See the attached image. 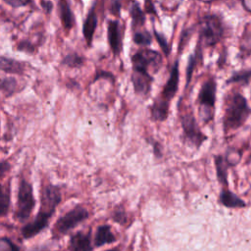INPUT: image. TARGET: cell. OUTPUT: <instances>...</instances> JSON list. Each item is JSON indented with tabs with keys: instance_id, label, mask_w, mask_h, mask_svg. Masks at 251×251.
Instances as JSON below:
<instances>
[{
	"instance_id": "14",
	"label": "cell",
	"mask_w": 251,
	"mask_h": 251,
	"mask_svg": "<svg viewBox=\"0 0 251 251\" xmlns=\"http://www.w3.org/2000/svg\"><path fill=\"white\" fill-rule=\"evenodd\" d=\"M221 203L228 208H238L245 206V203L242 199H240L237 195L229 191L226 187L224 188L220 195Z\"/></svg>"
},
{
	"instance_id": "25",
	"label": "cell",
	"mask_w": 251,
	"mask_h": 251,
	"mask_svg": "<svg viewBox=\"0 0 251 251\" xmlns=\"http://www.w3.org/2000/svg\"><path fill=\"white\" fill-rule=\"evenodd\" d=\"M67 6H69L67 0H59V7H60V8L67 7Z\"/></svg>"
},
{
	"instance_id": "6",
	"label": "cell",
	"mask_w": 251,
	"mask_h": 251,
	"mask_svg": "<svg viewBox=\"0 0 251 251\" xmlns=\"http://www.w3.org/2000/svg\"><path fill=\"white\" fill-rule=\"evenodd\" d=\"M88 211L84 206L78 205L70 210L64 216L58 219L54 226V233L66 234L68 231L75 227L81 222L88 218Z\"/></svg>"
},
{
	"instance_id": "17",
	"label": "cell",
	"mask_w": 251,
	"mask_h": 251,
	"mask_svg": "<svg viewBox=\"0 0 251 251\" xmlns=\"http://www.w3.org/2000/svg\"><path fill=\"white\" fill-rule=\"evenodd\" d=\"M130 15H131V19H132V26L134 28L143 26L144 22H145V16L137 4L132 5L131 10H130Z\"/></svg>"
},
{
	"instance_id": "10",
	"label": "cell",
	"mask_w": 251,
	"mask_h": 251,
	"mask_svg": "<svg viewBox=\"0 0 251 251\" xmlns=\"http://www.w3.org/2000/svg\"><path fill=\"white\" fill-rule=\"evenodd\" d=\"M108 42L111 47L112 52L115 55H119L122 50V33L120 30V25L118 21H109L108 22Z\"/></svg>"
},
{
	"instance_id": "24",
	"label": "cell",
	"mask_w": 251,
	"mask_h": 251,
	"mask_svg": "<svg viewBox=\"0 0 251 251\" xmlns=\"http://www.w3.org/2000/svg\"><path fill=\"white\" fill-rule=\"evenodd\" d=\"M7 168H8V164H7L6 162L2 161V162H1V176H2V177H3L4 173H5V171L7 170Z\"/></svg>"
},
{
	"instance_id": "8",
	"label": "cell",
	"mask_w": 251,
	"mask_h": 251,
	"mask_svg": "<svg viewBox=\"0 0 251 251\" xmlns=\"http://www.w3.org/2000/svg\"><path fill=\"white\" fill-rule=\"evenodd\" d=\"M223 34V26L220 20L215 16H207L200 25V37L207 45L217 43Z\"/></svg>"
},
{
	"instance_id": "5",
	"label": "cell",
	"mask_w": 251,
	"mask_h": 251,
	"mask_svg": "<svg viewBox=\"0 0 251 251\" xmlns=\"http://www.w3.org/2000/svg\"><path fill=\"white\" fill-rule=\"evenodd\" d=\"M216 100V83L213 79L207 80L201 87L198 102H199V116L203 123H209L214 116Z\"/></svg>"
},
{
	"instance_id": "26",
	"label": "cell",
	"mask_w": 251,
	"mask_h": 251,
	"mask_svg": "<svg viewBox=\"0 0 251 251\" xmlns=\"http://www.w3.org/2000/svg\"><path fill=\"white\" fill-rule=\"evenodd\" d=\"M107 251H120L119 249H111V250H107Z\"/></svg>"
},
{
	"instance_id": "21",
	"label": "cell",
	"mask_w": 251,
	"mask_h": 251,
	"mask_svg": "<svg viewBox=\"0 0 251 251\" xmlns=\"http://www.w3.org/2000/svg\"><path fill=\"white\" fill-rule=\"evenodd\" d=\"M64 64L68 65L69 67H77L81 64V60L76 55H69L66 57Z\"/></svg>"
},
{
	"instance_id": "12",
	"label": "cell",
	"mask_w": 251,
	"mask_h": 251,
	"mask_svg": "<svg viewBox=\"0 0 251 251\" xmlns=\"http://www.w3.org/2000/svg\"><path fill=\"white\" fill-rule=\"evenodd\" d=\"M96 25H97V15H96L95 5H93L89 10L83 24V36L88 44H90L92 41V37L96 29Z\"/></svg>"
},
{
	"instance_id": "3",
	"label": "cell",
	"mask_w": 251,
	"mask_h": 251,
	"mask_svg": "<svg viewBox=\"0 0 251 251\" xmlns=\"http://www.w3.org/2000/svg\"><path fill=\"white\" fill-rule=\"evenodd\" d=\"M249 114L250 109L245 98L240 94L232 95L225 110L223 120L225 131H231L240 127L247 120Z\"/></svg>"
},
{
	"instance_id": "2",
	"label": "cell",
	"mask_w": 251,
	"mask_h": 251,
	"mask_svg": "<svg viewBox=\"0 0 251 251\" xmlns=\"http://www.w3.org/2000/svg\"><path fill=\"white\" fill-rule=\"evenodd\" d=\"M178 86V64L177 61L172 68L171 75L164 85V88L151 107L152 118L156 121H165L168 117L171 100L176 93Z\"/></svg>"
},
{
	"instance_id": "4",
	"label": "cell",
	"mask_w": 251,
	"mask_h": 251,
	"mask_svg": "<svg viewBox=\"0 0 251 251\" xmlns=\"http://www.w3.org/2000/svg\"><path fill=\"white\" fill-rule=\"evenodd\" d=\"M34 206L35 199L33 196L32 185L25 178H22L18 189V201L15 218H17V220L20 222L26 221L29 218Z\"/></svg>"
},
{
	"instance_id": "15",
	"label": "cell",
	"mask_w": 251,
	"mask_h": 251,
	"mask_svg": "<svg viewBox=\"0 0 251 251\" xmlns=\"http://www.w3.org/2000/svg\"><path fill=\"white\" fill-rule=\"evenodd\" d=\"M1 69H2V71L7 72V73L22 74L24 72V65L21 62L2 57V59H1Z\"/></svg>"
},
{
	"instance_id": "18",
	"label": "cell",
	"mask_w": 251,
	"mask_h": 251,
	"mask_svg": "<svg viewBox=\"0 0 251 251\" xmlns=\"http://www.w3.org/2000/svg\"><path fill=\"white\" fill-rule=\"evenodd\" d=\"M133 41L140 46H148L151 43V36L147 30L134 31Z\"/></svg>"
},
{
	"instance_id": "22",
	"label": "cell",
	"mask_w": 251,
	"mask_h": 251,
	"mask_svg": "<svg viewBox=\"0 0 251 251\" xmlns=\"http://www.w3.org/2000/svg\"><path fill=\"white\" fill-rule=\"evenodd\" d=\"M3 1L14 8L25 6V5L29 4V2H30V0H3Z\"/></svg>"
},
{
	"instance_id": "9",
	"label": "cell",
	"mask_w": 251,
	"mask_h": 251,
	"mask_svg": "<svg viewBox=\"0 0 251 251\" xmlns=\"http://www.w3.org/2000/svg\"><path fill=\"white\" fill-rule=\"evenodd\" d=\"M181 126L188 141L199 147L206 139V136L200 131L194 116L191 113H185L181 116Z\"/></svg>"
},
{
	"instance_id": "19",
	"label": "cell",
	"mask_w": 251,
	"mask_h": 251,
	"mask_svg": "<svg viewBox=\"0 0 251 251\" xmlns=\"http://www.w3.org/2000/svg\"><path fill=\"white\" fill-rule=\"evenodd\" d=\"M16 86H17V81L14 78L7 77V78L2 79V84H1L2 91L7 96L11 95L16 90Z\"/></svg>"
},
{
	"instance_id": "13",
	"label": "cell",
	"mask_w": 251,
	"mask_h": 251,
	"mask_svg": "<svg viewBox=\"0 0 251 251\" xmlns=\"http://www.w3.org/2000/svg\"><path fill=\"white\" fill-rule=\"evenodd\" d=\"M117 240L116 235L113 233L111 227L109 226H100L94 235V245L96 247L114 243Z\"/></svg>"
},
{
	"instance_id": "16",
	"label": "cell",
	"mask_w": 251,
	"mask_h": 251,
	"mask_svg": "<svg viewBox=\"0 0 251 251\" xmlns=\"http://www.w3.org/2000/svg\"><path fill=\"white\" fill-rule=\"evenodd\" d=\"M10 206V189L8 185H2L1 194H0V214L2 217H5L8 213Z\"/></svg>"
},
{
	"instance_id": "20",
	"label": "cell",
	"mask_w": 251,
	"mask_h": 251,
	"mask_svg": "<svg viewBox=\"0 0 251 251\" xmlns=\"http://www.w3.org/2000/svg\"><path fill=\"white\" fill-rule=\"evenodd\" d=\"M0 251H19V249L9 238L2 237L0 240Z\"/></svg>"
},
{
	"instance_id": "23",
	"label": "cell",
	"mask_w": 251,
	"mask_h": 251,
	"mask_svg": "<svg viewBox=\"0 0 251 251\" xmlns=\"http://www.w3.org/2000/svg\"><path fill=\"white\" fill-rule=\"evenodd\" d=\"M120 8H121L120 0H112L111 6H110V11H111V13L114 14V15H119Z\"/></svg>"
},
{
	"instance_id": "1",
	"label": "cell",
	"mask_w": 251,
	"mask_h": 251,
	"mask_svg": "<svg viewBox=\"0 0 251 251\" xmlns=\"http://www.w3.org/2000/svg\"><path fill=\"white\" fill-rule=\"evenodd\" d=\"M61 192L57 186L45 184L41 190L40 208L36 217L22 228L25 238H30L44 229L50 218L54 214L57 206L61 202Z\"/></svg>"
},
{
	"instance_id": "7",
	"label": "cell",
	"mask_w": 251,
	"mask_h": 251,
	"mask_svg": "<svg viewBox=\"0 0 251 251\" xmlns=\"http://www.w3.org/2000/svg\"><path fill=\"white\" fill-rule=\"evenodd\" d=\"M161 65L160 55L153 50L144 49L136 52L132 57L133 72L149 75V70L158 69Z\"/></svg>"
},
{
	"instance_id": "11",
	"label": "cell",
	"mask_w": 251,
	"mask_h": 251,
	"mask_svg": "<svg viewBox=\"0 0 251 251\" xmlns=\"http://www.w3.org/2000/svg\"><path fill=\"white\" fill-rule=\"evenodd\" d=\"M70 251H92L93 246L91 244L90 232L78 231L72 236L69 243Z\"/></svg>"
}]
</instances>
